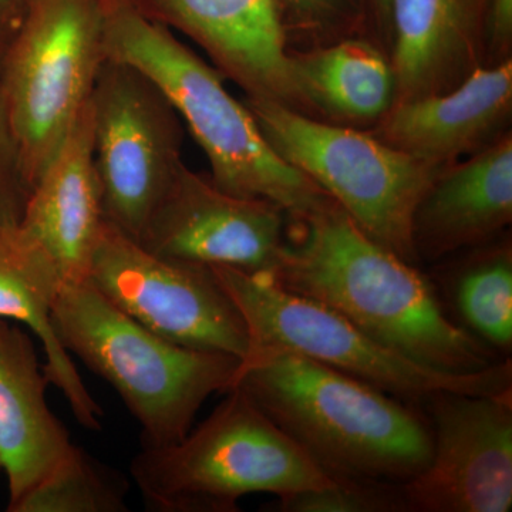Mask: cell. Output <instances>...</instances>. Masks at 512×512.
I'll use <instances>...</instances> for the list:
<instances>
[{
  "instance_id": "1",
  "label": "cell",
  "mask_w": 512,
  "mask_h": 512,
  "mask_svg": "<svg viewBox=\"0 0 512 512\" xmlns=\"http://www.w3.org/2000/svg\"><path fill=\"white\" fill-rule=\"evenodd\" d=\"M275 284L315 299L420 365L476 373L497 353L448 318L416 266L366 235L335 200L291 217Z\"/></svg>"
},
{
  "instance_id": "10",
  "label": "cell",
  "mask_w": 512,
  "mask_h": 512,
  "mask_svg": "<svg viewBox=\"0 0 512 512\" xmlns=\"http://www.w3.org/2000/svg\"><path fill=\"white\" fill-rule=\"evenodd\" d=\"M86 282L175 345L239 359L252 348L247 323L211 266L153 254L106 221Z\"/></svg>"
},
{
  "instance_id": "8",
  "label": "cell",
  "mask_w": 512,
  "mask_h": 512,
  "mask_svg": "<svg viewBox=\"0 0 512 512\" xmlns=\"http://www.w3.org/2000/svg\"><path fill=\"white\" fill-rule=\"evenodd\" d=\"M211 268L247 323L252 348L291 350L410 402H424L441 390L495 394L512 389L510 359L476 373L441 372L390 349L329 306L266 276L228 266Z\"/></svg>"
},
{
  "instance_id": "20",
  "label": "cell",
  "mask_w": 512,
  "mask_h": 512,
  "mask_svg": "<svg viewBox=\"0 0 512 512\" xmlns=\"http://www.w3.org/2000/svg\"><path fill=\"white\" fill-rule=\"evenodd\" d=\"M299 101L355 120L375 119L390 110L397 94L393 64L370 43L345 40L292 57Z\"/></svg>"
},
{
  "instance_id": "3",
  "label": "cell",
  "mask_w": 512,
  "mask_h": 512,
  "mask_svg": "<svg viewBox=\"0 0 512 512\" xmlns=\"http://www.w3.org/2000/svg\"><path fill=\"white\" fill-rule=\"evenodd\" d=\"M103 8L107 59L131 64L163 90L207 156L220 190L274 202L291 217L333 200L275 153L245 103L229 94L224 76L173 30L126 0H103Z\"/></svg>"
},
{
  "instance_id": "19",
  "label": "cell",
  "mask_w": 512,
  "mask_h": 512,
  "mask_svg": "<svg viewBox=\"0 0 512 512\" xmlns=\"http://www.w3.org/2000/svg\"><path fill=\"white\" fill-rule=\"evenodd\" d=\"M399 101L443 93L476 55L477 0H392Z\"/></svg>"
},
{
  "instance_id": "17",
  "label": "cell",
  "mask_w": 512,
  "mask_h": 512,
  "mask_svg": "<svg viewBox=\"0 0 512 512\" xmlns=\"http://www.w3.org/2000/svg\"><path fill=\"white\" fill-rule=\"evenodd\" d=\"M49 384L32 336L18 323L0 319V471L8 478L9 504L73 446L47 403Z\"/></svg>"
},
{
  "instance_id": "12",
  "label": "cell",
  "mask_w": 512,
  "mask_h": 512,
  "mask_svg": "<svg viewBox=\"0 0 512 512\" xmlns=\"http://www.w3.org/2000/svg\"><path fill=\"white\" fill-rule=\"evenodd\" d=\"M284 214L274 202L228 194L184 164L138 244L164 258L269 278L285 244Z\"/></svg>"
},
{
  "instance_id": "16",
  "label": "cell",
  "mask_w": 512,
  "mask_h": 512,
  "mask_svg": "<svg viewBox=\"0 0 512 512\" xmlns=\"http://www.w3.org/2000/svg\"><path fill=\"white\" fill-rule=\"evenodd\" d=\"M512 62L477 67L453 90L397 101L387 111L384 143L424 163L446 167L484 146L507 120Z\"/></svg>"
},
{
  "instance_id": "23",
  "label": "cell",
  "mask_w": 512,
  "mask_h": 512,
  "mask_svg": "<svg viewBox=\"0 0 512 512\" xmlns=\"http://www.w3.org/2000/svg\"><path fill=\"white\" fill-rule=\"evenodd\" d=\"M271 505L279 512H407L402 483L373 480H339L282 495Z\"/></svg>"
},
{
  "instance_id": "7",
  "label": "cell",
  "mask_w": 512,
  "mask_h": 512,
  "mask_svg": "<svg viewBox=\"0 0 512 512\" xmlns=\"http://www.w3.org/2000/svg\"><path fill=\"white\" fill-rule=\"evenodd\" d=\"M245 106L282 160L319 185L373 241L416 264L414 212L446 167L359 131L308 119L278 101L247 97Z\"/></svg>"
},
{
  "instance_id": "11",
  "label": "cell",
  "mask_w": 512,
  "mask_h": 512,
  "mask_svg": "<svg viewBox=\"0 0 512 512\" xmlns=\"http://www.w3.org/2000/svg\"><path fill=\"white\" fill-rule=\"evenodd\" d=\"M430 407L431 457L402 483L407 512H508L512 507V389L441 390Z\"/></svg>"
},
{
  "instance_id": "14",
  "label": "cell",
  "mask_w": 512,
  "mask_h": 512,
  "mask_svg": "<svg viewBox=\"0 0 512 512\" xmlns=\"http://www.w3.org/2000/svg\"><path fill=\"white\" fill-rule=\"evenodd\" d=\"M103 222L89 100L30 188L19 225L53 259L66 284H80Z\"/></svg>"
},
{
  "instance_id": "18",
  "label": "cell",
  "mask_w": 512,
  "mask_h": 512,
  "mask_svg": "<svg viewBox=\"0 0 512 512\" xmlns=\"http://www.w3.org/2000/svg\"><path fill=\"white\" fill-rule=\"evenodd\" d=\"M64 282L49 254L19 224L0 225V319L28 326L45 352L47 380L60 390L87 430H100L103 410L53 325V308Z\"/></svg>"
},
{
  "instance_id": "6",
  "label": "cell",
  "mask_w": 512,
  "mask_h": 512,
  "mask_svg": "<svg viewBox=\"0 0 512 512\" xmlns=\"http://www.w3.org/2000/svg\"><path fill=\"white\" fill-rule=\"evenodd\" d=\"M106 60L103 0H29L0 67V100L29 192Z\"/></svg>"
},
{
  "instance_id": "22",
  "label": "cell",
  "mask_w": 512,
  "mask_h": 512,
  "mask_svg": "<svg viewBox=\"0 0 512 512\" xmlns=\"http://www.w3.org/2000/svg\"><path fill=\"white\" fill-rule=\"evenodd\" d=\"M130 481L73 444L9 512H127Z\"/></svg>"
},
{
  "instance_id": "24",
  "label": "cell",
  "mask_w": 512,
  "mask_h": 512,
  "mask_svg": "<svg viewBox=\"0 0 512 512\" xmlns=\"http://www.w3.org/2000/svg\"><path fill=\"white\" fill-rule=\"evenodd\" d=\"M28 195L0 100V225L19 224Z\"/></svg>"
},
{
  "instance_id": "4",
  "label": "cell",
  "mask_w": 512,
  "mask_h": 512,
  "mask_svg": "<svg viewBox=\"0 0 512 512\" xmlns=\"http://www.w3.org/2000/svg\"><path fill=\"white\" fill-rule=\"evenodd\" d=\"M53 325L63 348L120 394L143 447L184 439L202 404L231 389L242 360L161 338L86 281L62 286Z\"/></svg>"
},
{
  "instance_id": "28",
  "label": "cell",
  "mask_w": 512,
  "mask_h": 512,
  "mask_svg": "<svg viewBox=\"0 0 512 512\" xmlns=\"http://www.w3.org/2000/svg\"><path fill=\"white\" fill-rule=\"evenodd\" d=\"M377 6H379L380 12L383 16H390V8H392V0H376Z\"/></svg>"
},
{
  "instance_id": "9",
  "label": "cell",
  "mask_w": 512,
  "mask_h": 512,
  "mask_svg": "<svg viewBox=\"0 0 512 512\" xmlns=\"http://www.w3.org/2000/svg\"><path fill=\"white\" fill-rule=\"evenodd\" d=\"M104 221L140 242L183 161L180 114L147 74L107 59L92 96Z\"/></svg>"
},
{
  "instance_id": "26",
  "label": "cell",
  "mask_w": 512,
  "mask_h": 512,
  "mask_svg": "<svg viewBox=\"0 0 512 512\" xmlns=\"http://www.w3.org/2000/svg\"><path fill=\"white\" fill-rule=\"evenodd\" d=\"M490 29L494 47L505 50L512 37V0H490Z\"/></svg>"
},
{
  "instance_id": "27",
  "label": "cell",
  "mask_w": 512,
  "mask_h": 512,
  "mask_svg": "<svg viewBox=\"0 0 512 512\" xmlns=\"http://www.w3.org/2000/svg\"><path fill=\"white\" fill-rule=\"evenodd\" d=\"M285 2L301 12L318 13L333 8L338 0H285Z\"/></svg>"
},
{
  "instance_id": "2",
  "label": "cell",
  "mask_w": 512,
  "mask_h": 512,
  "mask_svg": "<svg viewBox=\"0 0 512 512\" xmlns=\"http://www.w3.org/2000/svg\"><path fill=\"white\" fill-rule=\"evenodd\" d=\"M238 387L339 480L404 483L429 464V423L402 400L288 349L255 346Z\"/></svg>"
},
{
  "instance_id": "5",
  "label": "cell",
  "mask_w": 512,
  "mask_h": 512,
  "mask_svg": "<svg viewBox=\"0 0 512 512\" xmlns=\"http://www.w3.org/2000/svg\"><path fill=\"white\" fill-rule=\"evenodd\" d=\"M225 394L184 439L143 447L131 461L130 476L148 510L234 512L247 495L282 497L339 481L242 390Z\"/></svg>"
},
{
  "instance_id": "25",
  "label": "cell",
  "mask_w": 512,
  "mask_h": 512,
  "mask_svg": "<svg viewBox=\"0 0 512 512\" xmlns=\"http://www.w3.org/2000/svg\"><path fill=\"white\" fill-rule=\"evenodd\" d=\"M29 0H0V67L18 32Z\"/></svg>"
},
{
  "instance_id": "13",
  "label": "cell",
  "mask_w": 512,
  "mask_h": 512,
  "mask_svg": "<svg viewBox=\"0 0 512 512\" xmlns=\"http://www.w3.org/2000/svg\"><path fill=\"white\" fill-rule=\"evenodd\" d=\"M144 18L194 40L252 99L299 101L276 0H126Z\"/></svg>"
},
{
  "instance_id": "21",
  "label": "cell",
  "mask_w": 512,
  "mask_h": 512,
  "mask_svg": "<svg viewBox=\"0 0 512 512\" xmlns=\"http://www.w3.org/2000/svg\"><path fill=\"white\" fill-rule=\"evenodd\" d=\"M461 328L494 352L512 346V252L510 244L478 252L448 282Z\"/></svg>"
},
{
  "instance_id": "15",
  "label": "cell",
  "mask_w": 512,
  "mask_h": 512,
  "mask_svg": "<svg viewBox=\"0 0 512 512\" xmlns=\"http://www.w3.org/2000/svg\"><path fill=\"white\" fill-rule=\"evenodd\" d=\"M512 220L510 134L444 168L413 218L416 258L440 259L494 241Z\"/></svg>"
}]
</instances>
